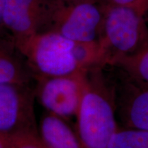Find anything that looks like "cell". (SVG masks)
<instances>
[{
  "label": "cell",
  "mask_w": 148,
  "mask_h": 148,
  "mask_svg": "<svg viewBox=\"0 0 148 148\" xmlns=\"http://www.w3.org/2000/svg\"><path fill=\"white\" fill-rule=\"evenodd\" d=\"M5 0H0V42L14 45V40L12 37L9 34L5 28L3 14H4Z\"/></svg>",
  "instance_id": "15"
},
{
  "label": "cell",
  "mask_w": 148,
  "mask_h": 148,
  "mask_svg": "<svg viewBox=\"0 0 148 148\" xmlns=\"http://www.w3.org/2000/svg\"><path fill=\"white\" fill-rule=\"evenodd\" d=\"M56 0H5L3 20L14 46L45 32Z\"/></svg>",
  "instance_id": "7"
},
{
  "label": "cell",
  "mask_w": 148,
  "mask_h": 148,
  "mask_svg": "<svg viewBox=\"0 0 148 148\" xmlns=\"http://www.w3.org/2000/svg\"><path fill=\"white\" fill-rule=\"evenodd\" d=\"M15 46L0 42V84L29 85L33 73L26 62L16 54Z\"/></svg>",
  "instance_id": "10"
},
{
  "label": "cell",
  "mask_w": 148,
  "mask_h": 148,
  "mask_svg": "<svg viewBox=\"0 0 148 148\" xmlns=\"http://www.w3.org/2000/svg\"><path fill=\"white\" fill-rule=\"evenodd\" d=\"M8 139L13 148H47L36 132L16 133L8 136Z\"/></svg>",
  "instance_id": "13"
},
{
  "label": "cell",
  "mask_w": 148,
  "mask_h": 148,
  "mask_svg": "<svg viewBox=\"0 0 148 148\" xmlns=\"http://www.w3.org/2000/svg\"><path fill=\"white\" fill-rule=\"evenodd\" d=\"M108 148H148V131L119 128L112 136Z\"/></svg>",
  "instance_id": "12"
},
{
  "label": "cell",
  "mask_w": 148,
  "mask_h": 148,
  "mask_svg": "<svg viewBox=\"0 0 148 148\" xmlns=\"http://www.w3.org/2000/svg\"><path fill=\"white\" fill-rule=\"evenodd\" d=\"M109 64L120 67L136 82L148 88V45L132 54L114 57Z\"/></svg>",
  "instance_id": "11"
},
{
  "label": "cell",
  "mask_w": 148,
  "mask_h": 148,
  "mask_svg": "<svg viewBox=\"0 0 148 148\" xmlns=\"http://www.w3.org/2000/svg\"><path fill=\"white\" fill-rule=\"evenodd\" d=\"M7 142H8L7 136L0 134V148H5Z\"/></svg>",
  "instance_id": "17"
},
{
  "label": "cell",
  "mask_w": 148,
  "mask_h": 148,
  "mask_svg": "<svg viewBox=\"0 0 148 148\" xmlns=\"http://www.w3.org/2000/svg\"><path fill=\"white\" fill-rule=\"evenodd\" d=\"M101 5L103 19L99 40L108 53V64L114 57L132 54L148 45L145 12L134 7Z\"/></svg>",
  "instance_id": "3"
},
{
  "label": "cell",
  "mask_w": 148,
  "mask_h": 148,
  "mask_svg": "<svg viewBox=\"0 0 148 148\" xmlns=\"http://www.w3.org/2000/svg\"><path fill=\"white\" fill-rule=\"evenodd\" d=\"M40 139L47 148H82L75 129L68 120L46 112L38 125Z\"/></svg>",
  "instance_id": "9"
},
{
  "label": "cell",
  "mask_w": 148,
  "mask_h": 148,
  "mask_svg": "<svg viewBox=\"0 0 148 148\" xmlns=\"http://www.w3.org/2000/svg\"><path fill=\"white\" fill-rule=\"evenodd\" d=\"M88 71L61 76L36 77V97L47 112L67 120L76 116Z\"/></svg>",
  "instance_id": "5"
},
{
  "label": "cell",
  "mask_w": 148,
  "mask_h": 148,
  "mask_svg": "<svg viewBox=\"0 0 148 148\" xmlns=\"http://www.w3.org/2000/svg\"><path fill=\"white\" fill-rule=\"evenodd\" d=\"M97 1L104 5L130 6L140 9L145 12L148 11V0H97Z\"/></svg>",
  "instance_id": "14"
},
{
  "label": "cell",
  "mask_w": 148,
  "mask_h": 148,
  "mask_svg": "<svg viewBox=\"0 0 148 148\" xmlns=\"http://www.w3.org/2000/svg\"><path fill=\"white\" fill-rule=\"evenodd\" d=\"M127 84L118 99L122 121L127 128L148 131V88Z\"/></svg>",
  "instance_id": "8"
},
{
  "label": "cell",
  "mask_w": 148,
  "mask_h": 148,
  "mask_svg": "<svg viewBox=\"0 0 148 148\" xmlns=\"http://www.w3.org/2000/svg\"><path fill=\"white\" fill-rule=\"evenodd\" d=\"M15 47L34 79L71 75L108 64V53L99 40L79 42L45 32L29 37Z\"/></svg>",
  "instance_id": "1"
},
{
  "label": "cell",
  "mask_w": 148,
  "mask_h": 148,
  "mask_svg": "<svg viewBox=\"0 0 148 148\" xmlns=\"http://www.w3.org/2000/svg\"><path fill=\"white\" fill-rule=\"evenodd\" d=\"M59 2L65 5H75L77 3H80L82 2L90 1H97V0H57Z\"/></svg>",
  "instance_id": "16"
},
{
  "label": "cell",
  "mask_w": 148,
  "mask_h": 148,
  "mask_svg": "<svg viewBox=\"0 0 148 148\" xmlns=\"http://www.w3.org/2000/svg\"><path fill=\"white\" fill-rule=\"evenodd\" d=\"M35 90L29 85L0 84V134L38 132Z\"/></svg>",
  "instance_id": "6"
},
{
  "label": "cell",
  "mask_w": 148,
  "mask_h": 148,
  "mask_svg": "<svg viewBox=\"0 0 148 148\" xmlns=\"http://www.w3.org/2000/svg\"><path fill=\"white\" fill-rule=\"evenodd\" d=\"M7 138H8V136H7ZM5 148H13V147H12V145H10V143H9V141H8V142H7L6 146H5Z\"/></svg>",
  "instance_id": "18"
},
{
  "label": "cell",
  "mask_w": 148,
  "mask_h": 148,
  "mask_svg": "<svg viewBox=\"0 0 148 148\" xmlns=\"http://www.w3.org/2000/svg\"><path fill=\"white\" fill-rule=\"evenodd\" d=\"M103 19V7L97 1L65 5L56 0L44 32H54L75 41H96L100 39Z\"/></svg>",
  "instance_id": "4"
},
{
  "label": "cell",
  "mask_w": 148,
  "mask_h": 148,
  "mask_svg": "<svg viewBox=\"0 0 148 148\" xmlns=\"http://www.w3.org/2000/svg\"><path fill=\"white\" fill-rule=\"evenodd\" d=\"M102 66L88 70L75 130L82 148H108L119 130L116 121L114 90L103 76Z\"/></svg>",
  "instance_id": "2"
}]
</instances>
